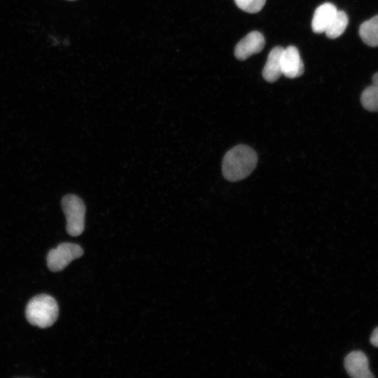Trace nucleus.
<instances>
[{
    "label": "nucleus",
    "mask_w": 378,
    "mask_h": 378,
    "mask_svg": "<svg viewBox=\"0 0 378 378\" xmlns=\"http://www.w3.org/2000/svg\"><path fill=\"white\" fill-rule=\"evenodd\" d=\"M257 162V153L253 148L246 145L236 146L223 158V174L230 181L242 180L253 171Z\"/></svg>",
    "instance_id": "1"
},
{
    "label": "nucleus",
    "mask_w": 378,
    "mask_h": 378,
    "mask_svg": "<svg viewBox=\"0 0 378 378\" xmlns=\"http://www.w3.org/2000/svg\"><path fill=\"white\" fill-rule=\"evenodd\" d=\"M25 314L29 323L46 328L51 326L57 319L59 307L54 298L41 294L29 300L26 307Z\"/></svg>",
    "instance_id": "2"
},
{
    "label": "nucleus",
    "mask_w": 378,
    "mask_h": 378,
    "mask_svg": "<svg viewBox=\"0 0 378 378\" xmlns=\"http://www.w3.org/2000/svg\"><path fill=\"white\" fill-rule=\"evenodd\" d=\"M62 208L66 217L67 233L73 237L80 235L85 226L84 202L75 195H66L62 200Z\"/></svg>",
    "instance_id": "3"
},
{
    "label": "nucleus",
    "mask_w": 378,
    "mask_h": 378,
    "mask_svg": "<svg viewBox=\"0 0 378 378\" xmlns=\"http://www.w3.org/2000/svg\"><path fill=\"white\" fill-rule=\"evenodd\" d=\"M83 254L82 247L73 243H62L51 249L47 255V265L52 272L64 270L72 260Z\"/></svg>",
    "instance_id": "4"
},
{
    "label": "nucleus",
    "mask_w": 378,
    "mask_h": 378,
    "mask_svg": "<svg viewBox=\"0 0 378 378\" xmlns=\"http://www.w3.org/2000/svg\"><path fill=\"white\" fill-rule=\"evenodd\" d=\"M348 374L354 378H373L369 369V360L361 351H353L348 354L344 360Z\"/></svg>",
    "instance_id": "5"
},
{
    "label": "nucleus",
    "mask_w": 378,
    "mask_h": 378,
    "mask_svg": "<svg viewBox=\"0 0 378 378\" xmlns=\"http://www.w3.org/2000/svg\"><path fill=\"white\" fill-rule=\"evenodd\" d=\"M281 66L282 74L289 78L299 77L304 73L303 62L296 47L289 46L284 48Z\"/></svg>",
    "instance_id": "6"
},
{
    "label": "nucleus",
    "mask_w": 378,
    "mask_h": 378,
    "mask_svg": "<svg viewBox=\"0 0 378 378\" xmlns=\"http://www.w3.org/2000/svg\"><path fill=\"white\" fill-rule=\"evenodd\" d=\"M265 43V38L260 32L251 31L236 45L234 56L239 60H244L251 55L260 52L263 49Z\"/></svg>",
    "instance_id": "7"
},
{
    "label": "nucleus",
    "mask_w": 378,
    "mask_h": 378,
    "mask_svg": "<svg viewBox=\"0 0 378 378\" xmlns=\"http://www.w3.org/2000/svg\"><path fill=\"white\" fill-rule=\"evenodd\" d=\"M337 10L336 6L331 3L327 2L319 6L315 10L312 21L313 31L317 34L325 32Z\"/></svg>",
    "instance_id": "8"
},
{
    "label": "nucleus",
    "mask_w": 378,
    "mask_h": 378,
    "mask_svg": "<svg viewBox=\"0 0 378 378\" xmlns=\"http://www.w3.org/2000/svg\"><path fill=\"white\" fill-rule=\"evenodd\" d=\"M283 50L284 48L276 46L269 53L262 69V76L266 81L275 82L282 75L281 57Z\"/></svg>",
    "instance_id": "9"
},
{
    "label": "nucleus",
    "mask_w": 378,
    "mask_h": 378,
    "mask_svg": "<svg viewBox=\"0 0 378 378\" xmlns=\"http://www.w3.org/2000/svg\"><path fill=\"white\" fill-rule=\"evenodd\" d=\"M372 83L362 92L360 103L368 111L378 112V72L372 78Z\"/></svg>",
    "instance_id": "10"
},
{
    "label": "nucleus",
    "mask_w": 378,
    "mask_h": 378,
    "mask_svg": "<svg viewBox=\"0 0 378 378\" xmlns=\"http://www.w3.org/2000/svg\"><path fill=\"white\" fill-rule=\"evenodd\" d=\"M359 35L366 45L370 47L378 46V15L360 24Z\"/></svg>",
    "instance_id": "11"
},
{
    "label": "nucleus",
    "mask_w": 378,
    "mask_h": 378,
    "mask_svg": "<svg viewBox=\"0 0 378 378\" xmlns=\"http://www.w3.org/2000/svg\"><path fill=\"white\" fill-rule=\"evenodd\" d=\"M349 23L346 13L343 10H337L328 28L325 31L326 35L330 38H336L345 31Z\"/></svg>",
    "instance_id": "12"
},
{
    "label": "nucleus",
    "mask_w": 378,
    "mask_h": 378,
    "mask_svg": "<svg viewBox=\"0 0 378 378\" xmlns=\"http://www.w3.org/2000/svg\"><path fill=\"white\" fill-rule=\"evenodd\" d=\"M236 5L248 13L259 12L265 6L266 0H234Z\"/></svg>",
    "instance_id": "13"
},
{
    "label": "nucleus",
    "mask_w": 378,
    "mask_h": 378,
    "mask_svg": "<svg viewBox=\"0 0 378 378\" xmlns=\"http://www.w3.org/2000/svg\"><path fill=\"white\" fill-rule=\"evenodd\" d=\"M370 343L375 347H378V327L374 329L370 336Z\"/></svg>",
    "instance_id": "14"
},
{
    "label": "nucleus",
    "mask_w": 378,
    "mask_h": 378,
    "mask_svg": "<svg viewBox=\"0 0 378 378\" xmlns=\"http://www.w3.org/2000/svg\"><path fill=\"white\" fill-rule=\"evenodd\" d=\"M67 1H75V0H67Z\"/></svg>",
    "instance_id": "15"
}]
</instances>
